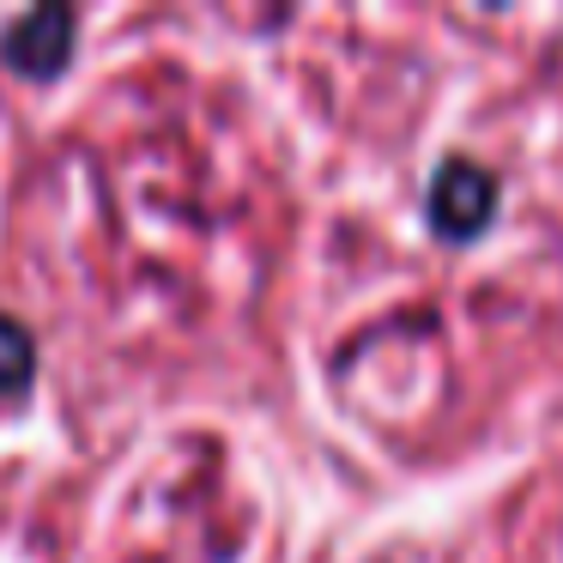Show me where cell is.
I'll return each mask as SVG.
<instances>
[{
  "mask_svg": "<svg viewBox=\"0 0 563 563\" xmlns=\"http://www.w3.org/2000/svg\"><path fill=\"white\" fill-rule=\"evenodd\" d=\"M67 43H74V13L67 7H43V13H25L13 31H7V62L19 74H55L67 62Z\"/></svg>",
  "mask_w": 563,
  "mask_h": 563,
  "instance_id": "7a4b0ae2",
  "label": "cell"
},
{
  "mask_svg": "<svg viewBox=\"0 0 563 563\" xmlns=\"http://www.w3.org/2000/svg\"><path fill=\"white\" fill-rule=\"evenodd\" d=\"M31 369H37V345H31V333L19 328L13 316H0V394H19L31 382Z\"/></svg>",
  "mask_w": 563,
  "mask_h": 563,
  "instance_id": "3957f363",
  "label": "cell"
},
{
  "mask_svg": "<svg viewBox=\"0 0 563 563\" xmlns=\"http://www.w3.org/2000/svg\"><path fill=\"white\" fill-rule=\"evenodd\" d=\"M424 219L442 243H473V236L497 219V183H490L473 158L437 164L430 195H424Z\"/></svg>",
  "mask_w": 563,
  "mask_h": 563,
  "instance_id": "6da1fadb",
  "label": "cell"
}]
</instances>
